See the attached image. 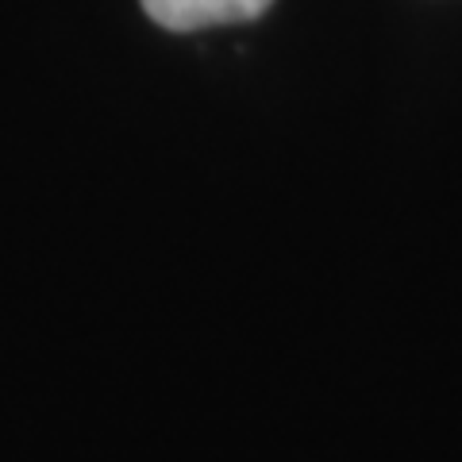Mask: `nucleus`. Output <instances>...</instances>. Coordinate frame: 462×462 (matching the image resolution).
I'll return each mask as SVG.
<instances>
[{
  "mask_svg": "<svg viewBox=\"0 0 462 462\" xmlns=\"http://www.w3.org/2000/svg\"><path fill=\"white\" fill-rule=\"evenodd\" d=\"M273 0H143V12L166 32H205V27L258 20Z\"/></svg>",
  "mask_w": 462,
  "mask_h": 462,
  "instance_id": "obj_1",
  "label": "nucleus"
}]
</instances>
